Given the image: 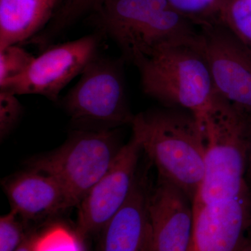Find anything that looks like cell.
<instances>
[{
    "label": "cell",
    "instance_id": "obj_1",
    "mask_svg": "<svg viewBox=\"0 0 251 251\" xmlns=\"http://www.w3.org/2000/svg\"><path fill=\"white\" fill-rule=\"evenodd\" d=\"M132 135L152 162L158 177L177 186L194 202L204 174L201 120L192 112L165 107L135 115Z\"/></svg>",
    "mask_w": 251,
    "mask_h": 251
},
{
    "label": "cell",
    "instance_id": "obj_2",
    "mask_svg": "<svg viewBox=\"0 0 251 251\" xmlns=\"http://www.w3.org/2000/svg\"><path fill=\"white\" fill-rule=\"evenodd\" d=\"M95 13L100 31L134 64L165 46L198 44L196 25L167 0H103Z\"/></svg>",
    "mask_w": 251,
    "mask_h": 251
},
{
    "label": "cell",
    "instance_id": "obj_3",
    "mask_svg": "<svg viewBox=\"0 0 251 251\" xmlns=\"http://www.w3.org/2000/svg\"><path fill=\"white\" fill-rule=\"evenodd\" d=\"M199 120L204 135V174L193 205L234 199L250 189L245 175L251 119L219 96L214 108Z\"/></svg>",
    "mask_w": 251,
    "mask_h": 251
},
{
    "label": "cell",
    "instance_id": "obj_4",
    "mask_svg": "<svg viewBox=\"0 0 251 251\" xmlns=\"http://www.w3.org/2000/svg\"><path fill=\"white\" fill-rule=\"evenodd\" d=\"M135 65L144 93L164 107L184 109L201 119L219 99L198 45L165 46Z\"/></svg>",
    "mask_w": 251,
    "mask_h": 251
},
{
    "label": "cell",
    "instance_id": "obj_5",
    "mask_svg": "<svg viewBox=\"0 0 251 251\" xmlns=\"http://www.w3.org/2000/svg\"><path fill=\"white\" fill-rule=\"evenodd\" d=\"M123 145L115 129H78L58 148L28 161L62 185L75 206L108 171Z\"/></svg>",
    "mask_w": 251,
    "mask_h": 251
},
{
    "label": "cell",
    "instance_id": "obj_6",
    "mask_svg": "<svg viewBox=\"0 0 251 251\" xmlns=\"http://www.w3.org/2000/svg\"><path fill=\"white\" fill-rule=\"evenodd\" d=\"M80 129L112 130L131 125L121 60L96 55L62 100Z\"/></svg>",
    "mask_w": 251,
    "mask_h": 251
},
{
    "label": "cell",
    "instance_id": "obj_7",
    "mask_svg": "<svg viewBox=\"0 0 251 251\" xmlns=\"http://www.w3.org/2000/svg\"><path fill=\"white\" fill-rule=\"evenodd\" d=\"M198 48L216 93L251 119V50L224 24L201 28Z\"/></svg>",
    "mask_w": 251,
    "mask_h": 251
},
{
    "label": "cell",
    "instance_id": "obj_8",
    "mask_svg": "<svg viewBox=\"0 0 251 251\" xmlns=\"http://www.w3.org/2000/svg\"><path fill=\"white\" fill-rule=\"evenodd\" d=\"M100 40L99 34H90L48 48L35 57L23 75L0 87V90L16 95H41L57 101L64 87L81 75L98 54Z\"/></svg>",
    "mask_w": 251,
    "mask_h": 251
},
{
    "label": "cell",
    "instance_id": "obj_9",
    "mask_svg": "<svg viewBox=\"0 0 251 251\" xmlns=\"http://www.w3.org/2000/svg\"><path fill=\"white\" fill-rule=\"evenodd\" d=\"M141 148L132 135L105 175L81 201L75 231L82 239L100 232L123 206L133 189Z\"/></svg>",
    "mask_w": 251,
    "mask_h": 251
},
{
    "label": "cell",
    "instance_id": "obj_10",
    "mask_svg": "<svg viewBox=\"0 0 251 251\" xmlns=\"http://www.w3.org/2000/svg\"><path fill=\"white\" fill-rule=\"evenodd\" d=\"M189 251H240L251 225L250 189L222 202L193 205Z\"/></svg>",
    "mask_w": 251,
    "mask_h": 251
},
{
    "label": "cell",
    "instance_id": "obj_11",
    "mask_svg": "<svg viewBox=\"0 0 251 251\" xmlns=\"http://www.w3.org/2000/svg\"><path fill=\"white\" fill-rule=\"evenodd\" d=\"M152 251H189L193 202L177 186L158 177L149 196Z\"/></svg>",
    "mask_w": 251,
    "mask_h": 251
},
{
    "label": "cell",
    "instance_id": "obj_12",
    "mask_svg": "<svg viewBox=\"0 0 251 251\" xmlns=\"http://www.w3.org/2000/svg\"><path fill=\"white\" fill-rule=\"evenodd\" d=\"M2 186L11 211L25 222L49 218L75 206L57 180L34 170L10 176Z\"/></svg>",
    "mask_w": 251,
    "mask_h": 251
},
{
    "label": "cell",
    "instance_id": "obj_13",
    "mask_svg": "<svg viewBox=\"0 0 251 251\" xmlns=\"http://www.w3.org/2000/svg\"><path fill=\"white\" fill-rule=\"evenodd\" d=\"M150 192L146 179L137 176L126 202L100 231L99 251H147L151 247Z\"/></svg>",
    "mask_w": 251,
    "mask_h": 251
},
{
    "label": "cell",
    "instance_id": "obj_14",
    "mask_svg": "<svg viewBox=\"0 0 251 251\" xmlns=\"http://www.w3.org/2000/svg\"><path fill=\"white\" fill-rule=\"evenodd\" d=\"M61 0H0V50L32 39L47 26Z\"/></svg>",
    "mask_w": 251,
    "mask_h": 251
},
{
    "label": "cell",
    "instance_id": "obj_15",
    "mask_svg": "<svg viewBox=\"0 0 251 251\" xmlns=\"http://www.w3.org/2000/svg\"><path fill=\"white\" fill-rule=\"evenodd\" d=\"M103 0H61L53 17L42 33L36 36V44L47 47L56 36L90 10L96 11Z\"/></svg>",
    "mask_w": 251,
    "mask_h": 251
},
{
    "label": "cell",
    "instance_id": "obj_16",
    "mask_svg": "<svg viewBox=\"0 0 251 251\" xmlns=\"http://www.w3.org/2000/svg\"><path fill=\"white\" fill-rule=\"evenodd\" d=\"M179 14L200 27L224 24L229 0H167Z\"/></svg>",
    "mask_w": 251,
    "mask_h": 251
},
{
    "label": "cell",
    "instance_id": "obj_17",
    "mask_svg": "<svg viewBox=\"0 0 251 251\" xmlns=\"http://www.w3.org/2000/svg\"><path fill=\"white\" fill-rule=\"evenodd\" d=\"M83 240L76 231L54 224L40 234L33 236L34 251H85Z\"/></svg>",
    "mask_w": 251,
    "mask_h": 251
},
{
    "label": "cell",
    "instance_id": "obj_18",
    "mask_svg": "<svg viewBox=\"0 0 251 251\" xmlns=\"http://www.w3.org/2000/svg\"><path fill=\"white\" fill-rule=\"evenodd\" d=\"M224 24L251 50V0H229Z\"/></svg>",
    "mask_w": 251,
    "mask_h": 251
},
{
    "label": "cell",
    "instance_id": "obj_19",
    "mask_svg": "<svg viewBox=\"0 0 251 251\" xmlns=\"http://www.w3.org/2000/svg\"><path fill=\"white\" fill-rule=\"evenodd\" d=\"M34 59L18 44L0 50V87L23 75Z\"/></svg>",
    "mask_w": 251,
    "mask_h": 251
},
{
    "label": "cell",
    "instance_id": "obj_20",
    "mask_svg": "<svg viewBox=\"0 0 251 251\" xmlns=\"http://www.w3.org/2000/svg\"><path fill=\"white\" fill-rule=\"evenodd\" d=\"M24 221L14 211L0 219V251H17L29 235Z\"/></svg>",
    "mask_w": 251,
    "mask_h": 251
},
{
    "label": "cell",
    "instance_id": "obj_21",
    "mask_svg": "<svg viewBox=\"0 0 251 251\" xmlns=\"http://www.w3.org/2000/svg\"><path fill=\"white\" fill-rule=\"evenodd\" d=\"M16 94L0 90V138L4 140L14 129L22 116L23 105Z\"/></svg>",
    "mask_w": 251,
    "mask_h": 251
},
{
    "label": "cell",
    "instance_id": "obj_22",
    "mask_svg": "<svg viewBox=\"0 0 251 251\" xmlns=\"http://www.w3.org/2000/svg\"><path fill=\"white\" fill-rule=\"evenodd\" d=\"M33 234H29L17 251H34L32 247Z\"/></svg>",
    "mask_w": 251,
    "mask_h": 251
},
{
    "label": "cell",
    "instance_id": "obj_23",
    "mask_svg": "<svg viewBox=\"0 0 251 251\" xmlns=\"http://www.w3.org/2000/svg\"><path fill=\"white\" fill-rule=\"evenodd\" d=\"M247 175L248 180H249V181H250V184L251 185V150H250V153H249V164H248Z\"/></svg>",
    "mask_w": 251,
    "mask_h": 251
},
{
    "label": "cell",
    "instance_id": "obj_24",
    "mask_svg": "<svg viewBox=\"0 0 251 251\" xmlns=\"http://www.w3.org/2000/svg\"><path fill=\"white\" fill-rule=\"evenodd\" d=\"M240 251H251V237H247Z\"/></svg>",
    "mask_w": 251,
    "mask_h": 251
},
{
    "label": "cell",
    "instance_id": "obj_25",
    "mask_svg": "<svg viewBox=\"0 0 251 251\" xmlns=\"http://www.w3.org/2000/svg\"><path fill=\"white\" fill-rule=\"evenodd\" d=\"M147 251H152V247L150 248V249H149Z\"/></svg>",
    "mask_w": 251,
    "mask_h": 251
}]
</instances>
